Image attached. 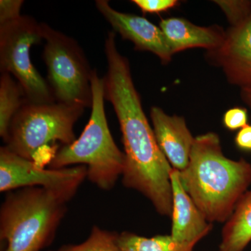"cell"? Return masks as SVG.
<instances>
[{"label": "cell", "mask_w": 251, "mask_h": 251, "mask_svg": "<svg viewBox=\"0 0 251 251\" xmlns=\"http://www.w3.org/2000/svg\"><path fill=\"white\" fill-rule=\"evenodd\" d=\"M171 180L173 193L171 236L178 242H199L211 232L213 224L208 222L186 192L179 171L173 168Z\"/></svg>", "instance_id": "8fae6325"}, {"label": "cell", "mask_w": 251, "mask_h": 251, "mask_svg": "<svg viewBox=\"0 0 251 251\" xmlns=\"http://www.w3.org/2000/svg\"><path fill=\"white\" fill-rule=\"evenodd\" d=\"M242 97L243 100L250 107L251 109V85L248 87H242Z\"/></svg>", "instance_id": "7402d4cb"}, {"label": "cell", "mask_w": 251, "mask_h": 251, "mask_svg": "<svg viewBox=\"0 0 251 251\" xmlns=\"http://www.w3.org/2000/svg\"><path fill=\"white\" fill-rule=\"evenodd\" d=\"M85 108L57 103H33L27 101L10 123L4 146L26 159L36 157L49 144L59 142L70 145L76 138L74 127Z\"/></svg>", "instance_id": "5b68a950"}, {"label": "cell", "mask_w": 251, "mask_h": 251, "mask_svg": "<svg viewBox=\"0 0 251 251\" xmlns=\"http://www.w3.org/2000/svg\"><path fill=\"white\" fill-rule=\"evenodd\" d=\"M230 24L222 44L208 52L229 82L242 88L251 85V11Z\"/></svg>", "instance_id": "9c48e42d"}, {"label": "cell", "mask_w": 251, "mask_h": 251, "mask_svg": "<svg viewBox=\"0 0 251 251\" xmlns=\"http://www.w3.org/2000/svg\"><path fill=\"white\" fill-rule=\"evenodd\" d=\"M236 146L243 151H251V125H247L236 135Z\"/></svg>", "instance_id": "44dd1931"}, {"label": "cell", "mask_w": 251, "mask_h": 251, "mask_svg": "<svg viewBox=\"0 0 251 251\" xmlns=\"http://www.w3.org/2000/svg\"><path fill=\"white\" fill-rule=\"evenodd\" d=\"M96 6L114 31L132 41L135 49L152 52L164 64L171 60L173 52L160 27L141 16L116 11L107 0H97Z\"/></svg>", "instance_id": "30bf717a"}, {"label": "cell", "mask_w": 251, "mask_h": 251, "mask_svg": "<svg viewBox=\"0 0 251 251\" xmlns=\"http://www.w3.org/2000/svg\"><path fill=\"white\" fill-rule=\"evenodd\" d=\"M115 33L105 41L108 72L103 77L105 99L113 106L125 149L122 184L141 193L161 216L171 218L173 167L157 143L153 128L142 107L132 79L128 59L117 50Z\"/></svg>", "instance_id": "6da1fadb"}, {"label": "cell", "mask_w": 251, "mask_h": 251, "mask_svg": "<svg viewBox=\"0 0 251 251\" xmlns=\"http://www.w3.org/2000/svg\"><path fill=\"white\" fill-rule=\"evenodd\" d=\"M44 41L41 23L29 16L0 25V71L14 75L28 102L54 103L47 81L31 63V46Z\"/></svg>", "instance_id": "52a82bcc"}, {"label": "cell", "mask_w": 251, "mask_h": 251, "mask_svg": "<svg viewBox=\"0 0 251 251\" xmlns=\"http://www.w3.org/2000/svg\"><path fill=\"white\" fill-rule=\"evenodd\" d=\"M25 94L11 74L1 73L0 76V136L4 140L10 123L18 110L27 101Z\"/></svg>", "instance_id": "2e32d148"}, {"label": "cell", "mask_w": 251, "mask_h": 251, "mask_svg": "<svg viewBox=\"0 0 251 251\" xmlns=\"http://www.w3.org/2000/svg\"><path fill=\"white\" fill-rule=\"evenodd\" d=\"M181 182L208 222L225 224L251 184V164L225 156L219 135L196 137Z\"/></svg>", "instance_id": "7a4b0ae2"}, {"label": "cell", "mask_w": 251, "mask_h": 251, "mask_svg": "<svg viewBox=\"0 0 251 251\" xmlns=\"http://www.w3.org/2000/svg\"><path fill=\"white\" fill-rule=\"evenodd\" d=\"M118 244L125 251H195L198 242H176L171 235L143 237L133 232L119 233Z\"/></svg>", "instance_id": "9a60e30c"}, {"label": "cell", "mask_w": 251, "mask_h": 251, "mask_svg": "<svg viewBox=\"0 0 251 251\" xmlns=\"http://www.w3.org/2000/svg\"><path fill=\"white\" fill-rule=\"evenodd\" d=\"M159 27L173 54L193 48L214 50L222 44L226 33L215 26L200 27L179 18L162 20Z\"/></svg>", "instance_id": "4fadbf2b"}, {"label": "cell", "mask_w": 251, "mask_h": 251, "mask_svg": "<svg viewBox=\"0 0 251 251\" xmlns=\"http://www.w3.org/2000/svg\"><path fill=\"white\" fill-rule=\"evenodd\" d=\"M87 168L75 166L61 169H44L6 148H0V191L8 193L25 187L49 190L70 201L84 180Z\"/></svg>", "instance_id": "ba28073f"}, {"label": "cell", "mask_w": 251, "mask_h": 251, "mask_svg": "<svg viewBox=\"0 0 251 251\" xmlns=\"http://www.w3.org/2000/svg\"><path fill=\"white\" fill-rule=\"evenodd\" d=\"M46 44L43 59L48 72V83L54 100L68 105L89 108L92 105V72L77 41L41 23Z\"/></svg>", "instance_id": "8992f818"}, {"label": "cell", "mask_w": 251, "mask_h": 251, "mask_svg": "<svg viewBox=\"0 0 251 251\" xmlns=\"http://www.w3.org/2000/svg\"><path fill=\"white\" fill-rule=\"evenodd\" d=\"M69 201L40 187L6 193L0 207V240L4 251H42L53 242Z\"/></svg>", "instance_id": "277c9868"}, {"label": "cell", "mask_w": 251, "mask_h": 251, "mask_svg": "<svg viewBox=\"0 0 251 251\" xmlns=\"http://www.w3.org/2000/svg\"><path fill=\"white\" fill-rule=\"evenodd\" d=\"M248 113L245 108L229 109L225 113L224 125L229 130L242 129L248 125Z\"/></svg>", "instance_id": "d6986e66"}, {"label": "cell", "mask_w": 251, "mask_h": 251, "mask_svg": "<svg viewBox=\"0 0 251 251\" xmlns=\"http://www.w3.org/2000/svg\"><path fill=\"white\" fill-rule=\"evenodd\" d=\"M144 13L158 14L174 8L179 4L176 0H133Z\"/></svg>", "instance_id": "ac0fdd59"}, {"label": "cell", "mask_w": 251, "mask_h": 251, "mask_svg": "<svg viewBox=\"0 0 251 251\" xmlns=\"http://www.w3.org/2000/svg\"><path fill=\"white\" fill-rule=\"evenodd\" d=\"M92 113L82 134L74 143L63 145L51 157L50 169L75 166L87 168V179L99 189L110 191L122 176L125 155L115 143L109 128L105 108L104 80L92 72Z\"/></svg>", "instance_id": "3957f363"}, {"label": "cell", "mask_w": 251, "mask_h": 251, "mask_svg": "<svg viewBox=\"0 0 251 251\" xmlns=\"http://www.w3.org/2000/svg\"><path fill=\"white\" fill-rule=\"evenodd\" d=\"M151 119L155 137L170 164L180 172L187 167L195 138L181 117L170 116L153 107Z\"/></svg>", "instance_id": "7c38bea8"}, {"label": "cell", "mask_w": 251, "mask_h": 251, "mask_svg": "<svg viewBox=\"0 0 251 251\" xmlns=\"http://www.w3.org/2000/svg\"><path fill=\"white\" fill-rule=\"evenodd\" d=\"M23 0H1L0 1V25L14 21L21 17Z\"/></svg>", "instance_id": "ffe728a7"}, {"label": "cell", "mask_w": 251, "mask_h": 251, "mask_svg": "<svg viewBox=\"0 0 251 251\" xmlns=\"http://www.w3.org/2000/svg\"><path fill=\"white\" fill-rule=\"evenodd\" d=\"M251 242V190L244 193L221 231L219 251H244Z\"/></svg>", "instance_id": "5bb4252c"}, {"label": "cell", "mask_w": 251, "mask_h": 251, "mask_svg": "<svg viewBox=\"0 0 251 251\" xmlns=\"http://www.w3.org/2000/svg\"><path fill=\"white\" fill-rule=\"evenodd\" d=\"M119 233L94 226L85 242L65 244L57 250L48 251H125L118 244Z\"/></svg>", "instance_id": "e0dca14e"}]
</instances>
